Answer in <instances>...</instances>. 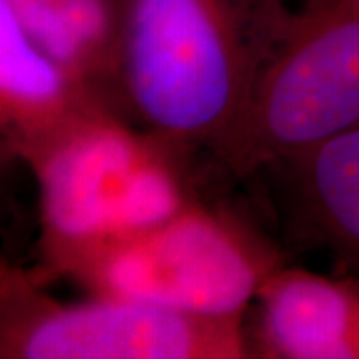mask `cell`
<instances>
[{
  "label": "cell",
  "instance_id": "obj_1",
  "mask_svg": "<svg viewBox=\"0 0 359 359\" xmlns=\"http://www.w3.org/2000/svg\"><path fill=\"white\" fill-rule=\"evenodd\" d=\"M118 110L184 156L238 120L297 0H116Z\"/></svg>",
  "mask_w": 359,
  "mask_h": 359
},
{
  "label": "cell",
  "instance_id": "obj_2",
  "mask_svg": "<svg viewBox=\"0 0 359 359\" xmlns=\"http://www.w3.org/2000/svg\"><path fill=\"white\" fill-rule=\"evenodd\" d=\"M184 156L114 112L84 116L20 160L39 188L42 276L176 216L196 200Z\"/></svg>",
  "mask_w": 359,
  "mask_h": 359
},
{
  "label": "cell",
  "instance_id": "obj_3",
  "mask_svg": "<svg viewBox=\"0 0 359 359\" xmlns=\"http://www.w3.org/2000/svg\"><path fill=\"white\" fill-rule=\"evenodd\" d=\"M359 124V0H297L244 110L210 152L250 178Z\"/></svg>",
  "mask_w": 359,
  "mask_h": 359
},
{
  "label": "cell",
  "instance_id": "obj_4",
  "mask_svg": "<svg viewBox=\"0 0 359 359\" xmlns=\"http://www.w3.org/2000/svg\"><path fill=\"white\" fill-rule=\"evenodd\" d=\"M280 256L242 222L194 200L176 216L98 248L66 278L90 295L208 318H245Z\"/></svg>",
  "mask_w": 359,
  "mask_h": 359
},
{
  "label": "cell",
  "instance_id": "obj_5",
  "mask_svg": "<svg viewBox=\"0 0 359 359\" xmlns=\"http://www.w3.org/2000/svg\"><path fill=\"white\" fill-rule=\"evenodd\" d=\"M40 271L2 266V359H252L245 318H208L90 295L56 302Z\"/></svg>",
  "mask_w": 359,
  "mask_h": 359
},
{
  "label": "cell",
  "instance_id": "obj_6",
  "mask_svg": "<svg viewBox=\"0 0 359 359\" xmlns=\"http://www.w3.org/2000/svg\"><path fill=\"white\" fill-rule=\"evenodd\" d=\"M254 358L359 359V282L278 266L256 295Z\"/></svg>",
  "mask_w": 359,
  "mask_h": 359
},
{
  "label": "cell",
  "instance_id": "obj_7",
  "mask_svg": "<svg viewBox=\"0 0 359 359\" xmlns=\"http://www.w3.org/2000/svg\"><path fill=\"white\" fill-rule=\"evenodd\" d=\"M94 112L114 110L86 80L42 50L13 14L0 6V130L4 148L22 158Z\"/></svg>",
  "mask_w": 359,
  "mask_h": 359
},
{
  "label": "cell",
  "instance_id": "obj_8",
  "mask_svg": "<svg viewBox=\"0 0 359 359\" xmlns=\"http://www.w3.org/2000/svg\"><path fill=\"white\" fill-rule=\"evenodd\" d=\"M264 172L282 180L290 228L359 282V124Z\"/></svg>",
  "mask_w": 359,
  "mask_h": 359
},
{
  "label": "cell",
  "instance_id": "obj_9",
  "mask_svg": "<svg viewBox=\"0 0 359 359\" xmlns=\"http://www.w3.org/2000/svg\"><path fill=\"white\" fill-rule=\"evenodd\" d=\"M26 34L118 110L116 0H0Z\"/></svg>",
  "mask_w": 359,
  "mask_h": 359
}]
</instances>
